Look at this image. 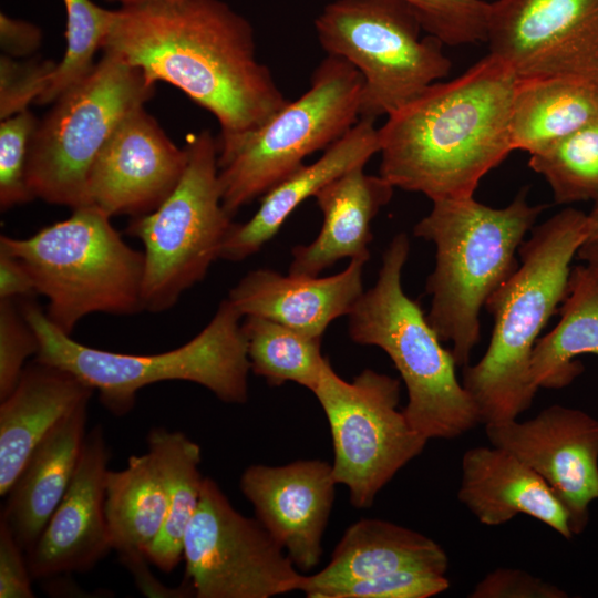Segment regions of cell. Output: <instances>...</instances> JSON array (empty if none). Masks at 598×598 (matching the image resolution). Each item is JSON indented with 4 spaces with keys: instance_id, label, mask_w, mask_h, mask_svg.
Listing matches in <instances>:
<instances>
[{
    "instance_id": "3",
    "label": "cell",
    "mask_w": 598,
    "mask_h": 598,
    "mask_svg": "<svg viewBox=\"0 0 598 598\" xmlns=\"http://www.w3.org/2000/svg\"><path fill=\"white\" fill-rule=\"evenodd\" d=\"M586 215L566 208L535 227L518 249L520 264L485 303L494 319L489 344L477 363L465 365L462 382L484 424L516 420L534 400L532 351L567 295Z\"/></svg>"
},
{
    "instance_id": "13",
    "label": "cell",
    "mask_w": 598,
    "mask_h": 598,
    "mask_svg": "<svg viewBox=\"0 0 598 598\" xmlns=\"http://www.w3.org/2000/svg\"><path fill=\"white\" fill-rule=\"evenodd\" d=\"M197 598H269L300 590L303 575L257 518L239 513L205 477L183 542Z\"/></svg>"
},
{
    "instance_id": "8",
    "label": "cell",
    "mask_w": 598,
    "mask_h": 598,
    "mask_svg": "<svg viewBox=\"0 0 598 598\" xmlns=\"http://www.w3.org/2000/svg\"><path fill=\"white\" fill-rule=\"evenodd\" d=\"M154 93L141 69L103 51L92 71L38 121L25 167L33 198L72 209L90 205L87 178L95 158L122 120Z\"/></svg>"
},
{
    "instance_id": "44",
    "label": "cell",
    "mask_w": 598,
    "mask_h": 598,
    "mask_svg": "<svg viewBox=\"0 0 598 598\" xmlns=\"http://www.w3.org/2000/svg\"><path fill=\"white\" fill-rule=\"evenodd\" d=\"M586 240H598V199L586 215Z\"/></svg>"
},
{
    "instance_id": "19",
    "label": "cell",
    "mask_w": 598,
    "mask_h": 598,
    "mask_svg": "<svg viewBox=\"0 0 598 598\" xmlns=\"http://www.w3.org/2000/svg\"><path fill=\"white\" fill-rule=\"evenodd\" d=\"M367 261L350 259L344 270L328 277L252 270L230 289L227 299L243 317L267 318L309 337L322 338L328 326L348 316L363 293Z\"/></svg>"
},
{
    "instance_id": "6",
    "label": "cell",
    "mask_w": 598,
    "mask_h": 598,
    "mask_svg": "<svg viewBox=\"0 0 598 598\" xmlns=\"http://www.w3.org/2000/svg\"><path fill=\"white\" fill-rule=\"evenodd\" d=\"M409 252L408 236H394L375 283L348 315L349 336L358 344L379 347L392 360L408 392L403 413L417 433L427 440L454 439L482 423L481 416L456 377L452 351L402 288Z\"/></svg>"
},
{
    "instance_id": "5",
    "label": "cell",
    "mask_w": 598,
    "mask_h": 598,
    "mask_svg": "<svg viewBox=\"0 0 598 598\" xmlns=\"http://www.w3.org/2000/svg\"><path fill=\"white\" fill-rule=\"evenodd\" d=\"M21 311L39 340L35 359L72 373L97 391L101 403L116 416L133 409L143 388L164 381L199 384L226 403L243 404L248 399L250 364L244 317L228 299L192 340L155 354L92 348L59 329L37 303L25 301Z\"/></svg>"
},
{
    "instance_id": "28",
    "label": "cell",
    "mask_w": 598,
    "mask_h": 598,
    "mask_svg": "<svg viewBox=\"0 0 598 598\" xmlns=\"http://www.w3.org/2000/svg\"><path fill=\"white\" fill-rule=\"evenodd\" d=\"M146 442L167 501L163 528L146 556L159 570L171 573L183 558L184 536L199 503L205 478L199 471L202 450L185 433L165 427H153Z\"/></svg>"
},
{
    "instance_id": "21",
    "label": "cell",
    "mask_w": 598,
    "mask_h": 598,
    "mask_svg": "<svg viewBox=\"0 0 598 598\" xmlns=\"http://www.w3.org/2000/svg\"><path fill=\"white\" fill-rule=\"evenodd\" d=\"M374 122L360 118L316 162L303 164L265 193L249 220L233 224L220 258L240 261L258 252L307 198L315 197L322 187L348 171L364 166L380 152L379 128Z\"/></svg>"
},
{
    "instance_id": "41",
    "label": "cell",
    "mask_w": 598,
    "mask_h": 598,
    "mask_svg": "<svg viewBox=\"0 0 598 598\" xmlns=\"http://www.w3.org/2000/svg\"><path fill=\"white\" fill-rule=\"evenodd\" d=\"M120 561L132 575L136 588L151 598H186L195 597L192 585L184 578L175 588L164 586L151 571V563L145 554H134L120 557Z\"/></svg>"
},
{
    "instance_id": "39",
    "label": "cell",
    "mask_w": 598,
    "mask_h": 598,
    "mask_svg": "<svg viewBox=\"0 0 598 598\" xmlns=\"http://www.w3.org/2000/svg\"><path fill=\"white\" fill-rule=\"evenodd\" d=\"M27 554L0 519V598H33Z\"/></svg>"
},
{
    "instance_id": "36",
    "label": "cell",
    "mask_w": 598,
    "mask_h": 598,
    "mask_svg": "<svg viewBox=\"0 0 598 598\" xmlns=\"http://www.w3.org/2000/svg\"><path fill=\"white\" fill-rule=\"evenodd\" d=\"M58 63L33 55L14 59L0 56V120L29 110L47 90Z\"/></svg>"
},
{
    "instance_id": "37",
    "label": "cell",
    "mask_w": 598,
    "mask_h": 598,
    "mask_svg": "<svg viewBox=\"0 0 598 598\" xmlns=\"http://www.w3.org/2000/svg\"><path fill=\"white\" fill-rule=\"evenodd\" d=\"M38 337L14 299H0V401L18 384L27 360L39 352Z\"/></svg>"
},
{
    "instance_id": "14",
    "label": "cell",
    "mask_w": 598,
    "mask_h": 598,
    "mask_svg": "<svg viewBox=\"0 0 598 598\" xmlns=\"http://www.w3.org/2000/svg\"><path fill=\"white\" fill-rule=\"evenodd\" d=\"M486 42L518 80L598 84V0L489 2Z\"/></svg>"
},
{
    "instance_id": "30",
    "label": "cell",
    "mask_w": 598,
    "mask_h": 598,
    "mask_svg": "<svg viewBox=\"0 0 598 598\" xmlns=\"http://www.w3.org/2000/svg\"><path fill=\"white\" fill-rule=\"evenodd\" d=\"M241 322L250 371L270 385L295 382L311 392L328 358L321 353V338H312L274 320L244 317Z\"/></svg>"
},
{
    "instance_id": "9",
    "label": "cell",
    "mask_w": 598,
    "mask_h": 598,
    "mask_svg": "<svg viewBox=\"0 0 598 598\" xmlns=\"http://www.w3.org/2000/svg\"><path fill=\"white\" fill-rule=\"evenodd\" d=\"M327 53L344 59L363 79L360 118L388 116L445 78L444 43L426 34L401 0H333L315 20Z\"/></svg>"
},
{
    "instance_id": "27",
    "label": "cell",
    "mask_w": 598,
    "mask_h": 598,
    "mask_svg": "<svg viewBox=\"0 0 598 598\" xmlns=\"http://www.w3.org/2000/svg\"><path fill=\"white\" fill-rule=\"evenodd\" d=\"M598 120V84L569 78L518 80L511 114L514 150L535 154Z\"/></svg>"
},
{
    "instance_id": "45",
    "label": "cell",
    "mask_w": 598,
    "mask_h": 598,
    "mask_svg": "<svg viewBox=\"0 0 598 598\" xmlns=\"http://www.w3.org/2000/svg\"><path fill=\"white\" fill-rule=\"evenodd\" d=\"M107 1L116 2L121 7H130V6L143 4L147 2H154V1H178V0H107Z\"/></svg>"
},
{
    "instance_id": "31",
    "label": "cell",
    "mask_w": 598,
    "mask_h": 598,
    "mask_svg": "<svg viewBox=\"0 0 598 598\" xmlns=\"http://www.w3.org/2000/svg\"><path fill=\"white\" fill-rule=\"evenodd\" d=\"M528 166L544 176L557 204L598 199V120L532 154Z\"/></svg>"
},
{
    "instance_id": "38",
    "label": "cell",
    "mask_w": 598,
    "mask_h": 598,
    "mask_svg": "<svg viewBox=\"0 0 598 598\" xmlns=\"http://www.w3.org/2000/svg\"><path fill=\"white\" fill-rule=\"evenodd\" d=\"M470 598H566L567 592L539 577L516 568H497L487 574Z\"/></svg>"
},
{
    "instance_id": "22",
    "label": "cell",
    "mask_w": 598,
    "mask_h": 598,
    "mask_svg": "<svg viewBox=\"0 0 598 598\" xmlns=\"http://www.w3.org/2000/svg\"><path fill=\"white\" fill-rule=\"evenodd\" d=\"M394 186L379 175L357 166L331 181L316 195L322 214L318 236L292 248L290 275L312 276L343 258L369 260L373 239L371 225L393 196Z\"/></svg>"
},
{
    "instance_id": "16",
    "label": "cell",
    "mask_w": 598,
    "mask_h": 598,
    "mask_svg": "<svg viewBox=\"0 0 598 598\" xmlns=\"http://www.w3.org/2000/svg\"><path fill=\"white\" fill-rule=\"evenodd\" d=\"M187 157L186 148L140 106L122 120L95 158L87 178L89 204L111 217L148 214L175 189Z\"/></svg>"
},
{
    "instance_id": "15",
    "label": "cell",
    "mask_w": 598,
    "mask_h": 598,
    "mask_svg": "<svg viewBox=\"0 0 598 598\" xmlns=\"http://www.w3.org/2000/svg\"><path fill=\"white\" fill-rule=\"evenodd\" d=\"M494 446L505 448L538 473L568 515L573 535L589 522V505L598 499V420L554 404L535 417L485 424Z\"/></svg>"
},
{
    "instance_id": "24",
    "label": "cell",
    "mask_w": 598,
    "mask_h": 598,
    "mask_svg": "<svg viewBox=\"0 0 598 598\" xmlns=\"http://www.w3.org/2000/svg\"><path fill=\"white\" fill-rule=\"evenodd\" d=\"M89 401L62 419L38 444L11 489L1 513L27 553L63 498L86 436Z\"/></svg>"
},
{
    "instance_id": "2",
    "label": "cell",
    "mask_w": 598,
    "mask_h": 598,
    "mask_svg": "<svg viewBox=\"0 0 598 598\" xmlns=\"http://www.w3.org/2000/svg\"><path fill=\"white\" fill-rule=\"evenodd\" d=\"M515 73L488 53L435 82L379 127L380 175L432 202L474 196L481 179L514 151Z\"/></svg>"
},
{
    "instance_id": "33",
    "label": "cell",
    "mask_w": 598,
    "mask_h": 598,
    "mask_svg": "<svg viewBox=\"0 0 598 598\" xmlns=\"http://www.w3.org/2000/svg\"><path fill=\"white\" fill-rule=\"evenodd\" d=\"M416 13L426 34L446 45L486 41L489 2L484 0H401Z\"/></svg>"
},
{
    "instance_id": "25",
    "label": "cell",
    "mask_w": 598,
    "mask_h": 598,
    "mask_svg": "<svg viewBox=\"0 0 598 598\" xmlns=\"http://www.w3.org/2000/svg\"><path fill=\"white\" fill-rule=\"evenodd\" d=\"M447 566L446 553L427 536L388 520L362 518L346 529L324 568L303 575L299 591L403 569L445 575Z\"/></svg>"
},
{
    "instance_id": "23",
    "label": "cell",
    "mask_w": 598,
    "mask_h": 598,
    "mask_svg": "<svg viewBox=\"0 0 598 598\" xmlns=\"http://www.w3.org/2000/svg\"><path fill=\"white\" fill-rule=\"evenodd\" d=\"M94 390L72 373L37 359L0 404V495L6 497L48 433Z\"/></svg>"
},
{
    "instance_id": "26",
    "label": "cell",
    "mask_w": 598,
    "mask_h": 598,
    "mask_svg": "<svg viewBox=\"0 0 598 598\" xmlns=\"http://www.w3.org/2000/svg\"><path fill=\"white\" fill-rule=\"evenodd\" d=\"M559 322L538 338L530 357V381L538 390L563 389L584 372L581 354L598 357V271L571 268Z\"/></svg>"
},
{
    "instance_id": "32",
    "label": "cell",
    "mask_w": 598,
    "mask_h": 598,
    "mask_svg": "<svg viewBox=\"0 0 598 598\" xmlns=\"http://www.w3.org/2000/svg\"><path fill=\"white\" fill-rule=\"evenodd\" d=\"M66 14L65 53L37 104L53 103L66 90L83 80L94 68V56L103 49L115 10L92 0H62Z\"/></svg>"
},
{
    "instance_id": "7",
    "label": "cell",
    "mask_w": 598,
    "mask_h": 598,
    "mask_svg": "<svg viewBox=\"0 0 598 598\" xmlns=\"http://www.w3.org/2000/svg\"><path fill=\"white\" fill-rule=\"evenodd\" d=\"M72 210L29 237H0V251L25 265L37 293L48 299V318L68 334L91 313L144 310V252L130 247L99 207Z\"/></svg>"
},
{
    "instance_id": "4",
    "label": "cell",
    "mask_w": 598,
    "mask_h": 598,
    "mask_svg": "<svg viewBox=\"0 0 598 598\" xmlns=\"http://www.w3.org/2000/svg\"><path fill=\"white\" fill-rule=\"evenodd\" d=\"M545 207L529 205L525 190L502 208L474 196L439 199L414 226V235L436 249L425 286L426 318L440 339L452 343L456 365L468 364L481 339L480 312L518 267L516 254Z\"/></svg>"
},
{
    "instance_id": "29",
    "label": "cell",
    "mask_w": 598,
    "mask_h": 598,
    "mask_svg": "<svg viewBox=\"0 0 598 598\" xmlns=\"http://www.w3.org/2000/svg\"><path fill=\"white\" fill-rule=\"evenodd\" d=\"M104 512L112 550L118 557L146 555L167 513L165 489L148 453L132 455L120 471H107Z\"/></svg>"
},
{
    "instance_id": "42",
    "label": "cell",
    "mask_w": 598,
    "mask_h": 598,
    "mask_svg": "<svg viewBox=\"0 0 598 598\" xmlns=\"http://www.w3.org/2000/svg\"><path fill=\"white\" fill-rule=\"evenodd\" d=\"M37 293L31 274L17 257L0 251V299H16Z\"/></svg>"
},
{
    "instance_id": "10",
    "label": "cell",
    "mask_w": 598,
    "mask_h": 598,
    "mask_svg": "<svg viewBox=\"0 0 598 598\" xmlns=\"http://www.w3.org/2000/svg\"><path fill=\"white\" fill-rule=\"evenodd\" d=\"M185 148L187 164L175 189L126 228L144 246L143 307L151 312L172 308L205 278L234 224L221 202L217 140L203 130Z\"/></svg>"
},
{
    "instance_id": "18",
    "label": "cell",
    "mask_w": 598,
    "mask_h": 598,
    "mask_svg": "<svg viewBox=\"0 0 598 598\" xmlns=\"http://www.w3.org/2000/svg\"><path fill=\"white\" fill-rule=\"evenodd\" d=\"M110 450L101 425L86 433L72 481L25 553L33 579L92 569L112 550L105 512Z\"/></svg>"
},
{
    "instance_id": "40",
    "label": "cell",
    "mask_w": 598,
    "mask_h": 598,
    "mask_svg": "<svg viewBox=\"0 0 598 598\" xmlns=\"http://www.w3.org/2000/svg\"><path fill=\"white\" fill-rule=\"evenodd\" d=\"M42 44V31L32 22L0 13V48L14 59L33 56Z\"/></svg>"
},
{
    "instance_id": "43",
    "label": "cell",
    "mask_w": 598,
    "mask_h": 598,
    "mask_svg": "<svg viewBox=\"0 0 598 598\" xmlns=\"http://www.w3.org/2000/svg\"><path fill=\"white\" fill-rule=\"evenodd\" d=\"M577 257L598 271V240H586L580 246Z\"/></svg>"
},
{
    "instance_id": "11",
    "label": "cell",
    "mask_w": 598,
    "mask_h": 598,
    "mask_svg": "<svg viewBox=\"0 0 598 598\" xmlns=\"http://www.w3.org/2000/svg\"><path fill=\"white\" fill-rule=\"evenodd\" d=\"M362 89L363 79L354 66L327 55L309 89L251 133L219 167L226 212L234 216L302 166L307 156L341 138L360 120Z\"/></svg>"
},
{
    "instance_id": "35",
    "label": "cell",
    "mask_w": 598,
    "mask_h": 598,
    "mask_svg": "<svg viewBox=\"0 0 598 598\" xmlns=\"http://www.w3.org/2000/svg\"><path fill=\"white\" fill-rule=\"evenodd\" d=\"M30 110L0 123V208L33 200L25 182V167L31 137L38 124Z\"/></svg>"
},
{
    "instance_id": "17",
    "label": "cell",
    "mask_w": 598,
    "mask_h": 598,
    "mask_svg": "<svg viewBox=\"0 0 598 598\" xmlns=\"http://www.w3.org/2000/svg\"><path fill=\"white\" fill-rule=\"evenodd\" d=\"M239 485L256 518L295 566L303 571L316 568L338 485L332 464L321 460L254 464L243 472Z\"/></svg>"
},
{
    "instance_id": "12",
    "label": "cell",
    "mask_w": 598,
    "mask_h": 598,
    "mask_svg": "<svg viewBox=\"0 0 598 598\" xmlns=\"http://www.w3.org/2000/svg\"><path fill=\"white\" fill-rule=\"evenodd\" d=\"M312 393L329 423L337 483L347 486L352 506L370 507L429 441L398 409L400 380L365 369L349 382L328 360Z\"/></svg>"
},
{
    "instance_id": "34",
    "label": "cell",
    "mask_w": 598,
    "mask_h": 598,
    "mask_svg": "<svg viewBox=\"0 0 598 598\" xmlns=\"http://www.w3.org/2000/svg\"><path fill=\"white\" fill-rule=\"evenodd\" d=\"M450 587L443 574L403 569L316 588L309 598H429Z\"/></svg>"
},
{
    "instance_id": "20",
    "label": "cell",
    "mask_w": 598,
    "mask_h": 598,
    "mask_svg": "<svg viewBox=\"0 0 598 598\" xmlns=\"http://www.w3.org/2000/svg\"><path fill=\"white\" fill-rule=\"evenodd\" d=\"M458 499L486 526L525 514L573 537L567 512L544 478L512 452L498 446L467 450L462 458Z\"/></svg>"
},
{
    "instance_id": "1",
    "label": "cell",
    "mask_w": 598,
    "mask_h": 598,
    "mask_svg": "<svg viewBox=\"0 0 598 598\" xmlns=\"http://www.w3.org/2000/svg\"><path fill=\"white\" fill-rule=\"evenodd\" d=\"M151 83L176 86L219 123L218 167L289 101L257 56L250 22L221 0L120 7L103 45Z\"/></svg>"
}]
</instances>
